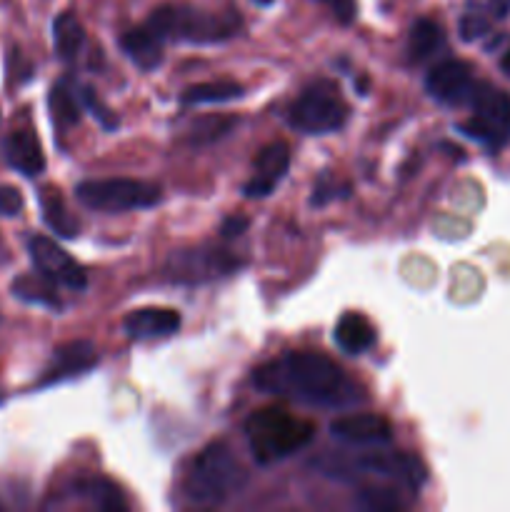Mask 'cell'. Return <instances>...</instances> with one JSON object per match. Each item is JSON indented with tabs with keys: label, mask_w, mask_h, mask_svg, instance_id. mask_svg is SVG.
Here are the masks:
<instances>
[{
	"label": "cell",
	"mask_w": 510,
	"mask_h": 512,
	"mask_svg": "<svg viewBox=\"0 0 510 512\" xmlns=\"http://www.w3.org/2000/svg\"><path fill=\"white\" fill-rule=\"evenodd\" d=\"M180 313L170 308H138L123 318V330L133 340L168 338L178 333Z\"/></svg>",
	"instance_id": "14"
},
{
	"label": "cell",
	"mask_w": 510,
	"mask_h": 512,
	"mask_svg": "<svg viewBox=\"0 0 510 512\" xmlns=\"http://www.w3.org/2000/svg\"><path fill=\"white\" fill-rule=\"evenodd\" d=\"M120 48L123 53L138 65L140 70H155L163 63V40L143 25V28H133L120 38Z\"/></svg>",
	"instance_id": "17"
},
{
	"label": "cell",
	"mask_w": 510,
	"mask_h": 512,
	"mask_svg": "<svg viewBox=\"0 0 510 512\" xmlns=\"http://www.w3.org/2000/svg\"><path fill=\"white\" fill-rule=\"evenodd\" d=\"M425 88L443 105L468 103L475 88L473 68L463 60H445V63L430 68L428 78H425Z\"/></svg>",
	"instance_id": "10"
},
{
	"label": "cell",
	"mask_w": 510,
	"mask_h": 512,
	"mask_svg": "<svg viewBox=\"0 0 510 512\" xmlns=\"http://www.w3.org/2000/svg\"><path fill=\"white\" fill-rule=\"evenodd\" d=\"M335 343L343 353L363 355L375 345V330L370 320L360 313H343L335 325Z\"/></svg>",
	"instance_id": "18"
},
{
	"label": "cell",
	"mask_w": 510,
	"mask_h": 512,
	"mask_svg": "<svg viewBox=\"0 0 510 512\" xmlns=\"http://www.w3.org/2000/svg\"><path fill=\"white\" fill-rule=\"evenodd\" d=\"M333 438L350 445H385L393 440V428L383 415L363 413V415H343V418L330 423Z\"/></svg>",
	"instance_id": "12"
},
{
	"label": "cell",
	"mask_w": 510,
	"mask_h": 512,
	"mask_svg": "<svg viewBox=\"0 0 510 512\" xmlns=\"http://www.w3.org/2000/svg\"><path fill=\"white\" fill-rule=\"evenodd\" d=\"M75 198L90 210L100 213H125V210L150 208L160 200V188L153 183L130 178L83 180L75 188Z\"/></svg>",
	"instance_id": "6"
},
{
	"label": "cell",
	"mask_w": 510,
	"mask_h": 512,
	"mask_svg": "<svg viewBox=\"0 0 510 512\" xmlns=\"http://www.w3.org/2000/svg\"><path fill=\"white\" fill-rule=\"evenodd\" d=\"M445 45V33L440 28V23L430 18L415 20V25L410 28L408 35V55L415 63H423V60L433 58L435 53H440Z\"/></svg>",
	"instance_id": "20"
},
{
	"label": "cell",
	"mask_w": 510,
	"mask_h": 512,
	"mask_svg": "<svg viewBox=\"0 0 510 512\" xmlns=\"http://www.w3.org/2000/svg\"><path fill=\"white\" fill-rule=\"evenodd\" d=\"M40 208H43V220L55 235L60 238H78V220L68 213V205H65L63 195L55 188H43L40 190Z\"/></svg>",
	"instance_id": "19"
},
{
	"label": "cell",
	"mask_w": 510,
	"mask_h": 512,
	"mask_svg": "<svg viewBox=\"0 0 510 512\" xmlns=\"http://www.w3.org/2000/svg\"><path fill=\"white\" fill-rule=\"evenodd\" d=\"M13 295L20 298L23 303L30 305H45V308H60L58 290L55 283H50L45 275H20L13 280Z\"/></svg>",
	"instance_id": "23"
},
{
	"label": "cell",
	"mask_w": 510,
	"mask_h": 512,
	"mask_svg": "<svg viewBox=\"0 0 510 512\" xmlns=\"http://www.w3.org/2000/svg\"><path fill=\"white\" fill-rule=\"evenodd\" d=\"M290 168V148L283 140L265 145L255 158V175L250 183H245V198H265L278 188Z\"/></svg>",
	"instance_id": "11"
},
{
	"label": "cell",
	"mask_w": 510,
	"mask_h": 512,
	"mask_svg": "<svg viewBox=\"0 0 510 512\" xmlns=\"http://www.w3.org/2000/svg\"><path fill=\"white\" fill-rule=\"evenodd\" d=\"M245 438L260 465H273L310 445L315 438V425L310 420L295 418L283 408H263L248 418Z\"/></svg>",
	"instance_id": "3"
},
{
	"label": "cell",
	"mask_w": 510,
	"mask_h": 512,
	"mask_svg": "<svg viewBox=\"0 0 510 512\" xmlns=\"http://www.w3.org/2000/svg\"><path fill=\"white\" fill-rule=\"evenodd\" d=\"M0 403H3V390H0Z\"/></svg>",
	"instance_id": "35"
},
{
	"label": "cell",
	"mask_w": 510,
	"mask_h": 512,
	"mask_svg": "<svg viewBox=\"0 0 510 512\" xmlns=\"http://www.w3.org/2000/svg\"><path fill=\"white\" fill-rule=\"evenodd\" d=\"M290 125L300 133L325 135L335 133L348 120V105L340 98V90L333 80H315L300 93L288 115Z\"/></svg>",
	"instance_id": "5"
},
{
	"label": "cell",
	"mask_w": 510,
	"mask_h": 512,
	"mask_svg": "<svg viewBox=\"0 0 510 512\" xmlns=\"http://www.w3.org/2000/svg\"><path fill=\"white\" fill-rule=\"evenodd\" d=\"M348 195H350V185L348 183L340 185L338 180H333L330 175H320V180L315 183V188H313V198H310V203L318 205V208H320V205H328L330 200L348 198Z\"/></svg>",
	"instance_id": "27"
},
{
	"label": "cell",
	"mask_w": 510,
	"mask_h": 512,
	"mask_svg": "<svg viewBox=\"0 0 510 512\" xmlns=\"http://www.w3.org/2000/svg\"><path fill=\"white\" fill-rule=\"evenodd\" d=\"M3 153L5 160L10 163V168L28 175V178H35V175H40L45 170L43 148H40V140L33 130H13V133L5 138Z\"/></svg>",
	"instance_id": "15"
},
{
	"label": "cell",
	"mask_w": 510,
	"mask_h": 512,
	"mask_svg": "<svg viewBox=\"0 0 510 512\" xmlns=\"http://www.w3.org/2000/svg\"><path fill=\"white\" fill-rule=\"evenodd\" d=\"M253 3H258V5H273L275 0H253Z\"/></svg>",
	"instance_id": "34"
},
{
	"label": "cell",
	"mask_w": 510,
	"mask_h": 512,
	"mask_svg": "<svg viewBox=\"0 0 510 512\" xmlns=\"http://www.w3.org/2000/svg\"><path fill=\"white\" fill-rule=\"evenodd\" d=\"M150 30L160 40H180V43H223L238 35L240 18L235 13H210L185 3H165L155 8L148 18Z\"/></svg>",
	"instance_id": "2"
},
{
	"label": "cell",
	"mask_w": 510,
	"mask_h": 512,
	"mask_svg": "<svg viewBox=\"0 0 510 512\" xmlns=\"http://www.w3.org/2000/svg\"><path fill=\"white\" fill-rule=\"evenodd\" d=\"M253 383L263 393L313 408L348 410L368 400L365 390L340 365L320 353H285L283 358L260 365Z\"/></svg>",
	"instance_id": "1"
},
{
	"label": "cell",
	"mask_w": 510,
	"mask_h": 512,
	"mask_svg": "<svg viewBox=\"0 0 510 512\" xmlns=\"http://www.w3.org/2000/svg\"><path fill=\"white\" fill-rule=\"evenodd\" d=\"M240 265L243 263L230 250L215 248V245H198V248H185L170 255L165 275L173 283L200 285L225 278V275L235 273Z\"/></svg>",
	"instance_id": "8"
},
{
	"label": "cell",
	"mask_w": 510,
	"mask_h": 512,
	"mask_svg": "<svg viewBox=\"0 0 510 512\" xmlns=\"http://www.w3.org/2000/svg\"><path fill=\"white\" fill-rule=\"evenodd\" d=\"M500 70H503V73L510 78V48L505 50V55H503V58H500Z\"/></svg>",
	"instance_id": "33"
},
{
	"label": "cell",
	"mask_w": 510,
	"mask_h": 512,
	"mask_svg": "<svg viewBox=\"0 0 510 512\" xmlns=\"http://www.w3.org/2000/svg\"><path fill=\"white\" fill-rule=\"evenodd\" d=\"M248 225H250V220L245 218V215H230V218H225L223 225H220V235L228 240L240 238V235L248 230Z\"/></svg>",
	"instance_id": "32"
},
{
	"label": "cell",
	"mask_w": 510,
	"mask_h": 512,
	"mask_svg": "<svg viewBox=\"0 0 510 512\" xmlns=\"http://www.w3.org/2000/svg\"><path fill=\"white\" fill-rule=\"evenodd\" d=\"M248 483V473L228 443H210L185 475V495L195 505H220Z\"/></svg>",
	"instance_id": "4"
},
{
	"label": "cell",
	"mask_w": 510,
	"mask_h": 512,
	"mask_svg": "<svg viewBox=\"0 0 510 512\" xmlns=\"http://www.w3.org/2000/svg\"><path fill=\"white\" fill-rule=\"evenodd\" d=\"M323 5H328L330 13L340 20L343 25L353 23L355 18V0H320Z\"/></svg>",
	"instance_id": "31"
},
{
	"label": "cell",
	"mask_w": 510,
	"mask_h": 512,
	"mask_svg": "<svg viewBox=\"0 0 510 512\" xmlns=\"http://www.w3.org/2000/svg\"><path fill=\"white\" fill-rule=\"evenodd\" d=\"M458 28H460V38H463L465 43H473V40L488 35L490 20L480 8H468V13H463V18H460Z\"/></svg>",
	"instance_id": "26"
},
{
	"label": "cell",
	"mask_w": 510,
	"mask_h": 512,
	"mask_svg": "<svg viewBox=\"0 0 510 512\" xmlns=\"http://www.w3.org/2000/svg\"><path fill=\"white\" fill-rule=\"evenodd\" d=\"M95 363H98V350H95V345L88 343V340H73V343L60 345V348H55L53 360H50V365L45 368L40 385H53L65 378L83 375L88 373Z\"/></svg>",
	"instance_id": "13"
},
{
	"label": "cell",
	"mask_w": 510,
	"mask_h": 512,
	"mask_svg": "<svg viewBox=\"0 0 510 512\" xmlns=\"http://www.w3.org/2000/svg\"><path fill=\"white\" fill-rule=\"evenodd\" d=\"M235 123H238V120L230 118V115H208V118L195 120L193 128H190L188 143L190 145L215 143V140L225 138V135L235 128Z\"/></svg>",
	"instance_id": "25"
},
{
	"label": "cell",
	"mask_w": 510,
	"mask_h": 512,
	"mask_svg": "<svg viewBox=\"0 0 510 512\" xmlns=\"http://www.w3.org/2000/svg\"><path fill=\"white\" fill-rule=\"evenodd\" d=\"M50 115H53V123L60 130H68L73 125L80 123V103L78 93H75V85L70 80H58L50 90Z\"/></svg>",
	"instance_id": "22"
},
{
	"label": "cell",
	"mask_w": 510,
	"mask_h": 512,
	"mask_svg": "<svg viewBox=\"0 0 510 512\" xmlns=\"http://www.w3.org/2000/svg\"><path fill=\"white\" fill-rule=\"evenodd\" d=\"M80 90H83V93H80V98H83L85 108H88L93 115H98V120L103 123V128H108V130L118 128V115H115L113 110H110L108 105L98 98V93H95L93 88H88V85H83Z\"/></svg>",
	"instance_id": "28"
},
{
	"label": "cell",
	"mask_w": 510,
	"mask_h": 512,
	"mask_svg": "<svg viewBox=\"0 0 510 512\" xmlns=\"http://www.w3.org/2000/svg\"><path fill=\"white\" fill-rule=\"evenodd\" d=\"M28 253L35 270L45 275L50 283L63 285V288L75 290V293L88 288V275H85L83 265L70 258L55 240L45 238V235H33L28 240Z\"/></svg>",
	"instance_id": "9"
},
{
	"label": "cell",
	"mask_w": 510,
	"mask_h": 512,
	"mask_svg": "<svg viewBox=\"0 0 510 512\" xmlns=\"http://www.w3.org/2000/svg\"><path fill=\"white\" fill-rule=\"evenodd\" d=\"M243 95V85L235 80H215V83H200L185 88L180 95L185 105H203V103H228Z\"/></svg>",
	"instance_id": "24"
},
{
	"label": "cell",
	"mask_w": 510,
	"mask_h": 512,
	"mask_svg": "<svg viewBox=\"0 0 510 512\" xmlns=\"http://www.w3.org/2000/svg\"><path fill=\"white\" fill-rule=\"evenodd\" d=\"M23 210V193L13 185H0V215L3 218H15Z\"/></svg>",
	"instance_id": "29"
},
{
	"label": "cell",
	"mask_w": 510,
	"mask_h": 512,
	"mask_svg": "<svg viewBox=\"0 0 510 512\" xmlns=\"http://www.w3.org/2000/svg\"><path fill=\"white\" fill-rule=\"evenodd\" d=\"M363 505L370 510H393L398 508V495L390 490H365Z\"/></svg>",
	"instance_id": "30"
},
{
	"label": "cell",
	"mask_w": 510,
	"mask_h": 512,
	"mask_svg": "<svg viewBox=\"0 0 510 512\" xmlns=\"http://www.w3.org/2000/svg\"><path fill=\"white\" fill-rule=\"evenodd\" d=\"M73 495L88 500L93 508L105 512H123L128 510V500L120 493L118 485L113 480L103 478V475H88V478H78L73 483Z\"/></svg>",
	"instance_id": "16"
},
{
	"label": "cell",
	"mask_w": 510,
	"mask_h": 512,
	"mask_svg": "<svg viewBox=\"0 0 510 512\" xmlns=\"http://www.w3.org/2000/svg\"><path fill=\"white\" fill-rule=\"evenodd\" d=\"M53 43L55 53H58L60 60L70 63L80 55L85 43V30L80 25V20L75 18V13H60L53 23Z\"/></svg>",
	"instance_id": "21"
},
{
	"label": "cell",
	"mask_w": 510,
	"mask_h": 512,
	"mask_svg": "<svg viewBox=\"0 0 510 512\" xmlns=\"http://www.w3.org/2000/svg\"><path fill=\"white\" fill-rule=\"evenodd\" d=\"M473 105V118L468 123L458 125L465 135L480 140V143L490 145V148H500L510 135V98L503 90L493 88L488 83H475L473 95L468 100Z\"/></svg>",
	"instance_id": "7"
}]
</instances>
